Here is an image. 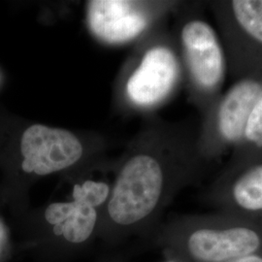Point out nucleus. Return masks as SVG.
I'll return each mask as SVG.
<instances>
[{"label": "nucleus", "mask_w": 262, "mask_h": 262, "mask_svg": "<svg viewBox=\"0 0 262 262\" xmlns=\"http://www.w3.org/2000/svg\"><path fill=\"white\" fill-rule=\"evenodd\" d=\"M163 253V260L161 262H187L175 254L170 253Z\"/></svg>", "instance_id": "obj_16"}, {"label": "nucleus", "mask_w": 262, "mask_h": 262, "mask_svg": "<svg viewBox=\"0 0 262 262\" xmlns=\"http://www.w3.org/2000/svg\"><path fill=\"white\" fill-rule=\"evenodd\" d=\"M231 262H262V253L247 255Z\"/></svg>", "instance_id": "obj_15"}, {"label": "nucleus", "mask_w": 262, "mask_h": 262, "mask_svg": "<svg viewBox=\"0 0 262 262\" xmlns=\"http://www.w3.org/2000/svg\"><path fill=\"white\" fill-rule=\"evenodd\" d=\"M7 249H8V246H3V245H0V260L2 259V257L4 256V254L6 253Z\"/></svg>", "instance_id": "obj_17"}, {"label": "nucleus", "mask_w": 262, "mask_h": 262, "mask_svg": "<svg viewBox=\"0 0 262 262\" xmlns=\"http://www.w3.org/2000/svg\"><path fill=\"white\" fill-rule=\"evenodd\" d=\"M205 200L216 212L262 225V161L219 173Z\"/></svg>", "instance_id": "obj_10"}, {"label": "nucleus", "mask_w": 262, "mask_h": 262, "mask_svg": "<svg viewBox=\"0 0 262 262\" xmlns=\"http://www.w3.org/2000/svg\"><path fill=\"white\" fill-rule=\"evenodd\" d=\"M102 211L71 199L52 202L32 221L27 247L42 262H64L98 241Z\"/></svg>", "instance_id": "obj_4"}, {"label": "nucleus", "mask_w": 262, "mask_h": 262, "mask_svg": "<svg viewBox=\"0 0 262 262\" xmlns=\"http://www.w3.org/2000/svg\"><path fill=\"white\" fill-rule=\"evenodd\" d=\"M148 241L185 261L231 262L262 253V225L216 211L179 215L161 223Z\"/></svg>", "instance_id": "obj_2"}, {"label": "nucleus", "mask_w": 262, "mask_h": 262, "mask_svg": "<svg viewBox=\"0 0 262 262\" xmlns=\"http://www.w3.org/2000/svg\"><path fill=\"white\" fill-rule=\"evenodd\" d=\"M197 134L152 127L122 163L104 207L98 241L105 251L121 250L132 238L149 240L179 191L200 181L206 163Z\"/></svg>", "instance_id": "obj_1"}, {"label": "nucleus", "mask_w": 262, "mask_h": 262, "mask_svg": "<svg viewBox=\"0 0 262 262\" xmlns=\"http://www.w3.org/2000/svg\"><path fill=\"white\" fill-rule=\"evenodd\" d=\"M203 3L191 5L179 26L180 57L191 102L203 116L223 93L228 72L217 30L204 18Z\"/></svg>", "instance_id": "obj_3"}, {"label": "nucleus", "mask_w": 262, "mask_h": 262, "mask_svg": "<svg viewBox=\"0 0 262 262\" xmlns=\"http://www.w3.org/2000/svg\"><path fill=\"white\" fill-rule=\"evenodd\" d=\"M150 43L125 84L128 99L141 109H154L168 100L184 77L178 50L172 42L157 39Z\"/></svg>", "instance_id": "obj_7"}, {"label": "nucleus", "mask_w": 262, "mask_h": 262, "mask_svg": "<svg viewBox=\"0 0 262 262\" xmlns=\"http://www.w3.org/2000/svg\"><path fill=\"white\" fill-rule=\"evenodd\" d=\"M0 245L9 246V231L6 225L0 220Z\"/></svg>", "instance_id": "obj_14"}, {"label": "nucleus", "mask_w": 262, "mask_h": 262, "mask_svg": "<svg viewBox=\"0 0 262 262\" xmlns=\"http://www.w3.org/2000/svg\"><path fill=\"white\" fill-rule=\"evenodd\" d=\"M235 80L262 73V0L208 1Z\"/></svg>", "instance_id": "obj_6"}, {"label": "nucleus", "mask_w": 262, "mask_h": 262, "mask_svg": "<svg viewBox=\"0 0 262 262\" xmlns=\"http://www.w3.org/2000/svg\"><path fill=\"white\" fill-rule=\"evenodd\" d=\"M83 151L82 143L70 131L33 124L20 139V169L34 177L53 175L75 166Z\"/></svg>", "instance_id": "obj_9"}, {"label": "nucleus", "mask_w": 262, "mask_h": 262, "mask_svg": "<svg viewBox=\"0 0 262 262\" xmlns=\"http://www.w3.org/2000/svg\"><path fill=\"white\" fill-rule=\"evenodd\" d=\"M258 161H262V95L249 115L240 140L219 173H227Z\"/></svg>", "instance_id": "obj_11"}, {"label": "nucleus", "mask_w": 262, "mask_h": 262, "mask_svg": "<svg viewBox=\"0 0 262 262\" xmlns=\"http://www.w3.org/2000/svg\"><path fill=\"white\" fill-rule=\"evenodd\" d=\"M262 95V73L235 80L203 116L197 150L207 165L231 152L252 109Z\"/></svg>", "instance_id": "obj_5"}, {"label": "nucleus", "mask_w": 262, "mask_h": 262, "mask_svg": "<svg viewBox=\"0 0 262 262\" xmlns=\"http://www.w3.org/2000/svg\"><path fill=\"white\" fill-rule=\"evenodd\" d=\"M95 262H129V260L127 254L121 249L104 251Z\"/></svg>", "instance_id": "obj_13"}, {"label": "nucleus", "mask_w": 262, "mask_h": 262, "mask_svg": "<svg viewBox=\"0 0 262 262\" xmlns=\"http://www.w3.org/2000/svg\"><path fill=\"white\" fill-rule=\"evenodd\" d=\"M171 7V3L162 2L94 0L88 3V20L101 40L125 43L147 32Z\"/></svg>", "instance_id": "obj_8"}, {"label": "nucleus", "mask_w": 262, "mask_h": 262, "mask_svg": "<svg viewBox=\"0 0 262 262\" xmlns=\"http://www.w3.org/2000/svg\"><path fill=\"white\" fill-rule=\"evenodd\" d=\"M111 192V187L101 181L85 180L77 183L72 189V199L103 211Z\"/></svg>", "instance_id": "obj_12"}]
</instances>
